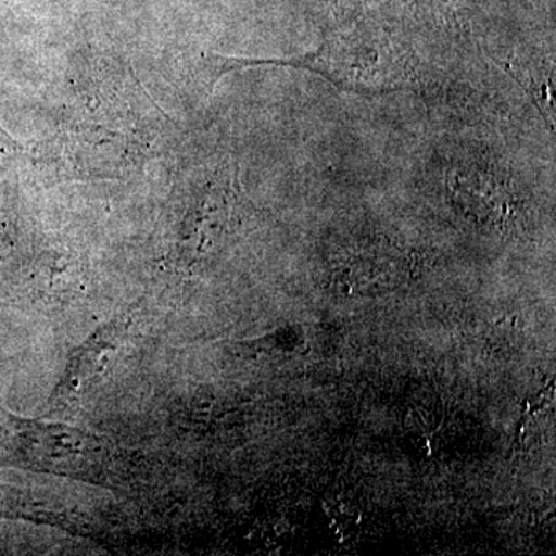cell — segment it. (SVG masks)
Segmentation results:
<instances>
[{"instance_id": "6da1fadb", "label": "cell", "mask_w": 556, "mask_h": 556, "mask_svg": "<svg viewBox=\"0 0 556 556\" xmlns=\"http://www.w3.org/2000/svg\"><path fill=\"white\" fill-rule=\"evenodd\" d=\"M292 67L311 70L325 76L339 89L361 94L391 93L404 89L409 79L408 65L397 50L358 49L327 43L288 62Z\"/></svg>"}, {"instance_id": "7a4b0ae2", "label": "cell", "mask_w": 556, "mask_h": 556, "mask_svg": "<svg viewBox=\"0 0 556 556\" xmlns=\"http://www.w3.org/2000/svg\"><path fill=\"white\" fill-rule=\"evenodd\" d=\"M21 438L31 460L65 473L83 470L100 453V447L89 434L53 424H27L22 428Z\"/></svg>"}, {"instance_id": "3957f363", "label": "cell", "mask_w": 556, "mask_h": 556, "mask_svg": "<svg viewBox=\"0 0 556 556\" xmlns=\"http://www.w3.org/2000/svg\"><path fill=\"white\" fill-rule=\"evenodd\" d=\"M504 67L510 70L515 79L529 91L530 98L535 102L547 126L554 130V73L548 72V70H540L538 65L522 64L519 61L508 62Z\"/></svg>"}]
</instances>
